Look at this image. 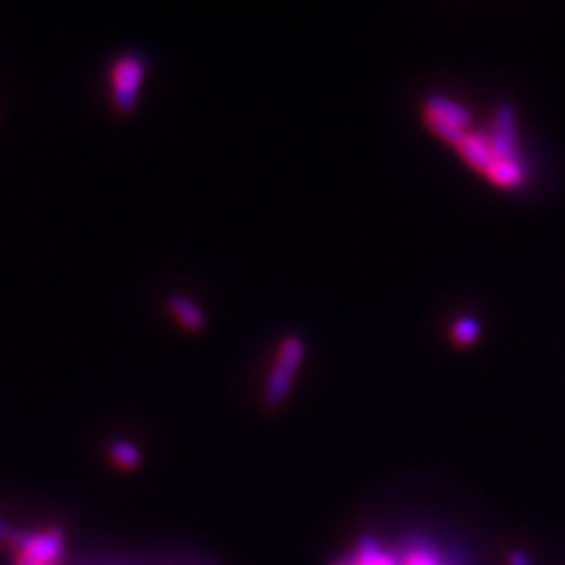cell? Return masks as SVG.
Listing matches in <instances>:
<instances>
[{
  "mask_svg": "<svg viewBox=\"0 0 565 565\" xmlns=\"http://www.w3.org/2000/svg\"><path fill=\"white\" fill-rule=\"evenodd\" d=\"M107 452H109V459L122 469H137L143 461L141 450L128 440H113Z\"/></svg>",
  "mask_w": 565,
  "mask_h": 565,
  "instance_id": "8fae6325",
  "label": "cell"
},
{
  "mask_svg": "<svg viewBox=\"0 0 565 565\" xmlns=\"http://www.w3.org/2000/svg\"><path fill=\"white\" fill-rule=\"evenodd\" d=\"M509 565H534V563L524 551H513L509 555Z\"/></svg>",
  "mask_w": 565,
  "mask_h": 565,
  "instance_id": "9a60e30c",
  "label": "cell"
},
{
  "mask_svg": "<svg viewBox=\"0 0 565 565\" xmlns=\"http://www.w3.org/2000/svg\"><path fill=\"white\" fill-rule=\"evenodd\" d=\"M17 551L15 565H57L63 557L65 534L61 528L17 530L11 545Z\"/></svg>",
  "mask_w": 565,
  "mask_h": 565,
  "instance_id": "3957f363",
  "label": "cell"
},
{
  "mask_svg": "<svg viewBox=\"0 0 565 565\" xmlns=\"http://www.w3.org/2000/svg\"><path fill=\"white\" fill-rule=\"evenodd\" d=\"M463 160L480 172H486L494 162V151L490 147L488 137H482L480 132H467L465 139L457 145Z\"/></svg>",
  "mask_w": 565,
  "mask_h": 565,
  "instance_id": "8992f818",
  "label": "cell"
},
{
  "mask_svg": "<svg viewBox=\"0 0 565 565\" xmlns=\"http://www.w3.org/2000/svg\"><path fill=\"white\" fill-rule=\"evenodd\" d=\"M168 308L174 319L189 331H199L206 325V314L187 296H172L168 300Z\"/></svg>",
  "mask_w": 565,
  "mask_h": 565,
  "instance_id": "ba28073f",
  "label": "cell"
},
{
  "mask_svg": "<svg viewBox=\"0 0 565 565\" xmlns=\"http://www.w3.org/2000/svg\"><path fill=\"white\" fill-rule=\"evenodd\" d=\"M147 76V63L141 55L128 53L118 57L109 67V88L111 103L122 116L134 111L139 103L141 86Z\"/></svg>",
  "mask_w": 565,
  "mask_h": 565,
  "instance_id": "7a4b0ae2",
  "label": "cell"
},
{
  "mask_svg": "<svg viewBox=\"0 0 565 565\" xmlns=\"http://www.w3.org/2000/svg\"><path fill=\"white\" fill-rule=\"evenodd\" d=\"M358 565H402L400 555L392 553L381 545L373 536H363L356 542V549L352 551Z\"/></svg>",
  "mask_w": 565,
  "mask_h": 565,
  "instance_id": "52a82bcc",
  "label": "cell"
},
{
  "mask_svg": "<svg viewBox=\"0 0 565 565\" xmlns=\"http://www.w3.org/2000/svg\"><path fill=\"white\" fill-rule=\"evenodd\" d=\"M402 565H448V559L425 540H411L400 555Z\"/></svg>",
  "mask_w": 565,
  "mask_h": 565,
  "instance_id": "30bf717a",
  "label": "cell"
},
{
  "mask_svg": "<svg viewBox=\"0 0 565 565\" xmlns=\"http://www.w3.org/2000/svg\"><path fill=\"white\" fill-rule=\"evenodd\" d=\"M331 565H358L356 563V559H354V555L352 553H348V555H342V557H337Z\"/></svg>",
  "mask_w": 565,
  "mask_h": 565,
  "instance_id": "2e32d148",
  "label": "cell"
},
{
  "mask_svg": "<svg viewBox=\"0 0 565 565\" xmlns=\"http://www.w3.org/2000/svg\"><path fill=\"white\" fill-rule=\"evenodd\" d=\"M423 122L429 130L436 134V137L444 139L446 143H452L455 147L465 139V134H467V128L459 124H452L442 118H436V116H429V113H423Z\"/></svg>",
  "mask_w": 565,
  "mask_h": 565,
  "instance_id": "7c38bea8",
  "label": "cell"
},
{
  "mask_svg": "<svg viewBox=\"0 0 565 565\" xmlns=\"http://www.w3.org/2000/svg\"><path fill=\"white\" fill-rule=\"evenodd\" d=\"M423 113H429V116H436L442 120H448L452 124H459L463 128H467L473 120V113L461 105L459 101L450 99L446 95H427L423 101Z\"/></svg>",
  "mask_w": 565,
  "mask_h": 565,
  "instance_id": "5b68a950",
  "label": "cell"
},
{
  "mask_svg": "<svg viewBox=\"0 0 565 565\" xmlns=\"http://www.w3.org/2000/svg\"><path fill=\"white\" fill-rule=\"evenodd\" d=\"M488 141L494 151V157H515L517 109L513 103L503 101L499 107L494 109Z\"/></svg>",
  "mask_w": 565,
  "mask_h": 565,
  "instance_id": "277c9868",
  "label": "cell"
},
{
  "mask_svg": "<svg viewBox=\"0 0 565 565\" xmlns=\"http://www.w3.org/2000/svg\"><path fill=\"white\" fill-rule=\"evenodd\" d=\"M306 356V344L300 335H287L279 344L273 365L264 381L262 402L266 409H279L289 396Z\"/></svg>",
  "mask_w": 565,
  "mask_h": 565,
  "instance_id": "6da1fadb",
  "label": "cell"
},
{
  "mask_svg": "<svg viewBox=\"0 0 565 565\" xmlns=\"http://www.w3.org/2000/svg\"><path fill=\"white\" fill-rule=\"evenodd\" d=\"M486 174L496 185L513 187L517 183H522L524 166L517 160V157H494V162L490 164Z\"/></svg>",
  "mask_w": 565,
  "mask_h": 565,
  "instance_id": "9c48e42d",
  "label": "cell"
},
{
  "mask_svg": "<svg viewBox=\"0 0 565 565\" xmlns=\"http://www.w3.org/2000/svg\"><path fill=\"white\" fill-rule=\"evenodd\" d=\"M15 534H17V528H13L7 519L0 517V545H13V540H15Z\"/></svg>",
  "mask_w": 565,
  "mask_h": 565,
  "instance_id": "5bb4252c",
  "label": "cell"
},
{
  "mask_svg": "<svg viewBox=\"0 0 565 565\" xmlns=\"http://www.w3.org/2000/svg\"><path fill=\"white\" fill-rule=\"evenodd\" d=\"M480 333H482L480 321L476 319V316H469V314L459 316V319L452 323V329H450V337L455 339V342L461 344V346H467V344L476 342V339L480 337Z\"/></svg>",
  "mask_w": 565,
  "mask_h": 565,
  "instance_id": "4fadbf2b",
  "label": "cell"
}]
</instances>
